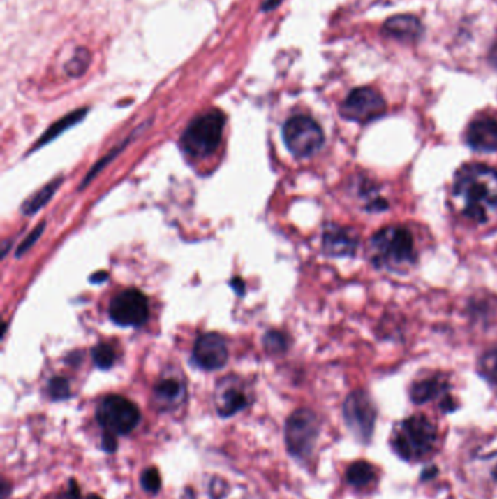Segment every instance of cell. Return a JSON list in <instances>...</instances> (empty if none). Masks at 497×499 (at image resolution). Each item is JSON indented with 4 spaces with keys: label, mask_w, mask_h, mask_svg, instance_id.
I'll return each instance as SVG.
<instances>
[{
    "label": "cell",
    "mask_w": 497,
    "mask_h": 499,
    "mask_svg": "<svg viewBox=\"0 0 497 499\" xmlns=\"http://www.w3.org/2000/svg\"><path fill=\"white\" fill-rule=\"evenodd\" d=\"M63 178H54L52 182H48L47 186H44L38 193H36L32 197H29L28 201L24 203L22 206V213L27 216L34 215L36 212H38L48 201L52 198L56 193V190L59 189V186L61 185Z\"/></svg>",
    "instance_id": "cell-18"
},
{
    "label": "cell",
    "mask_w": 497,
    "mask_h": 499,
    "mask_svg": "<svg viewBox=\"0 0 497 499\" xmlns=\"http://www.w3.org/2000/svg\"><path fill=\"white\" fill-rule=\"evenodd\" d=\"M225 115L210 110L195 117L181 136V147L193 158H206L216 151L223 135Z\"/></svg>",
    "instance_id": "cell-3"
},
{
    "label": "cell",
    "mask_w": 497,
    "mask_h": 499,
    "mask_svg": "<svg viewBox=\"0 0 497 499\" xmlns=\"http://www.w3.org/2000/svg\"><path fill=\"white\" fill-rule=\"evenodd\" d=\"M96 421L105 431L115 435H127L139 425L140 410L128 398L110 394L98 405Z\"/></svg>",
    "instance_id": "cell-5"
},
{
    "label": "cell",
    "mask_w": 497,
    "mask_h": 499,
    "mask_svg": "<svg viewBox=\"0 0 497 499\" xmlns=\"http://www.w3.org/2000/svg\"><path fill=\"white\" fill-rule=\"evenodd\" d=\"M383 95L372 88H357L352 91L341 104V115L347 120L369 123L385 113Z\"/></svg>",
    "instance_id": "cell-9"
},
{
    "label": "cell",
    "mask_w": 497,
    "mask_h": 499,
    "mask_svg": "<svg viewBox=\"0 0 497 499\" xmlns=\"http://www.w3.org/2000/svg\"><path fill=\"white\" fill-rule=\"evenodd\" d=\"M87 499H103L101 496H98V495H95V493H91V495H88V498Z\"/></svg>",
    "instance_id": "cell-34"
},
{
    "label": "cell",
    "mask_w": 497,
    "mask_h": 499,
    "mask_svg": "<svg viewBox=\"0 0 497 499\" xmlns=\"http://www.w3.org/2000/svg\"><path fill=\"white\" fill-rule=\"evenodd\" d=\"M478 371L491 384H497V349H490L480 358Z\"/></svg>",
    "instance_id": "cell-21"
},
{
    "label": "cell",
    "mask_w": 497,
    "mask_h": 499,
    "mask_svg": "<svg viewBox=\"0 0 497 499\" xmlns=\"http://www.w3.org/2000/svg\"><path fill=\"white\" fill-rule=\"evenodd\" d=\"M346 479L350 485L356 488H363L369 485L375 479V469L368 461H356L347 469Z\"/></svg>",
    "instance_id": "cell-20"
},
{
    "label": "cell",
    "mask_w": 497,
    "mask_h": 499,
    "mask_svg": "<svg viewBox=\"0 0 497 499\" xmlns=\"http://www.w3.org/2000/svg\"><path fill=\"white\" fill-rule=\"evenodd\" d=\"M320 435V419L309 409L295 410L286 422L285 438L288 450L293 457H308Z\"/></svg>",
    "instance_id": "cell-6"
},
{
    "label": "cell",
    "mask_w": 497,
    "mask_h": 499,
    "mask_svg": "<svg viewBox=\"0 0 497 499\" xmlns=\"http://www.w3.org/2000/svg\"><path fill=\"white\" fill-rule=\"evenodd\" d=\"M369 259L388 270H403L416 261L411 232L403 226H387L378 231L369 243Z\"/></svg>",
    "instance_id": "cell-2"
},
{
    "label": "cell",
    "mask_w": 497,
    "mask_h": 499,
    "mask_svg": "<svg viewBox=\"0 0 497 499\" xmlns=\"http://www.w3.org/2000/svg\"><path fill=\"white\" fill-rule=\"evenodd\" d=\"M69 491L68 492H64V493H60L56 499H80V492H79V488H77V484H76V480H71L69 482Z\"/></svg>",
    "instance_id": "cell-29"
},
{
    "label": "cell",
    "mask_w": 497,
    "mask_h": 499,
    "mask_svg": "<svg viewBox=\"0 0 497 499\" xmlns=\"http://www.w3.org/2000/svg\"><path fill=\"white\" fill-rule=\"evenodd\" d=\"M43 231H44V224H40L34 231L31 232V234L27 238H24L22 244L18 247V253H16V256H21L22 253L28 252V249L31 248V245L34 244L38 240V237L43 234Z\"/></svg>",
    "instance_id": "cell-27"
},
{
    "label": "cell",
    "mask_w": 497,
    "mask_h": 499,
    "mask_svg": "<svg viewBox=\"0 0 497 499\" xmlns=\"http://www.w3.org/2000/svg\"><path fill=\"white\" fill-rule=\"evenodd\" d=\"M280 2H281V0H266V2H264V5L261 6V10L262 12L273 10L274 8H277L280 5Z\"/></svg>",
    "instance_id": "cell-31"
},
{
    "label": "cell",
    "mask_w": 497,
    "mask_h": 499,
    "mask_svg": "<svg viewBox=\"0 0 497 499\" xmlns=\"http://www.w3.org/2000/svg\"><path fill=\"white\" fill-rule=\"evenodd\" d=\"M454 201L462 216L484 225L497 218V173L483 164H467L455 175Z\"/></svg>",
    "instance_id": "cell-1"
},
{
    "label": "cell",
    "mask_w": 497,
    "mask_h": 499,
    "mask_svg": "<svg viewBox=\"0 0 497 499\" xmlns=\"http://www.w3.org/2000/svg\"><path fill=\"white\" fill-rule=\"evenodd\" d=\"M193 356L198 367L214 371L222 368L228 361V347L222 336L216 333H206L195 340Z\"/></svg>",
    "instance_id": "cell-11"
},
{
    "label": "cell",
    "mask_w": 497,
    "mask_h": 499,
    "mask_svg": "<svg viewBox=\"0 0 497 499\" xmlns=\"http://www.w3.org/2000/svg\"><path fill=\"white\" fill-rule=\"evenodd\" d=\"M436 426L424 414H414L406 419L396 432L392 447L404 460L427 456L436 442Z\"/></svg>",
    "instance_id": "cell-4"
},
{
    "label": "cell",
    "mask_w": 497,
    "mask_h": 499,
    "mask_svg": "<svg viewBox=\"0 0 497 499\" xmlns=\"http://www.w3.org/2000/svg\"><path fill=\"white\" fill-rule=\"evenodd\" d=\"M283 139L295 157L306 158L322 146L324 133L320 124L308 115H295L283 126Z\"/></svg>",
    "instance_id": "cell-7"
},
{
    "label": "cell",
    "mask_w": 497,
    "mask_h": 499,
    "mask_svg": "<svg viewBox=\"0 0 497 499\" xmlns=\"http://www.w3.org/2000/svg\"><path fill=\"white\" fill-rule=\"evenodd\" d=\"M117 447H119V444H117V438H115V434L105 431L103 434V448H104V450L108 454H112L115 450H117Z\"/></svg>",
    "instance_id": "cell-28"
},
{
    "label": "cell",
    "mask_w": 497,
    "mask_h": 499,
    "mask_svg": "<svg viewBox=\"0 0 497 499\" xmlns=\"http://www.w3.org/2000/svg\"><path fill=\"white\" fill-rule=\"evenodd\" d=\"M448 390V384L440 378H427L416 382L411 387V400L416 405H423L426 402L433 400L438 396Z\"/></svg>",
    "instance_id": "cell-17"
},
{
    "label": "cell",
    "mask_w": 497,
    "mask_h": 499,
    "mask_svg": "<svg viewBox=\"0 0 497 499\" xmlns=\"http://www.w3.org/2000/svg\"><path fill=\"white\" fill-rule=\"evenodd\" d=\"M48 394L53 400H64L71 396L69 381L63 377H54L48 382Z\"/></svg>",
    "instance_id": "cell-25"
},
{
    "label": "cell",
    "mask_w": 497,
    "mask_h": 499,
    "mask_svg": "<svg viewBox=\"0 0 497 499\" xmlns=\"http://www.w3.org/2000/svg\"><path fill=\"white\" fill-rule=\"evenodd\" d=\"M186 386L177 377H165L156 382L154 389V400L162 409H170L184 400Z\"/></svg>",
    "instance_id": "cell-15"
},
{
    "label": "cell",
    "mask_w": 497,
    "mask_h": 499,
    "mask_svg": "<svg viewBox=\"0 0 497 499\" xmlns=\"http://www.w3.org/2000/svg\"><path fill=\"white\" fill-rule=\"evenodd\" d=\"M140 484L142 488L149 492V493H158L161 486H162V480H161V475L155 468L147 469L142 473L140 477Z\"/></svg>",
    "instance_id": "cell-26"
},
{
    "label": "cell",
    "mask_w": 497,
    "mask_h": 499,
    "mask_svg": "<svg viewBox=\"0 0 497 499\" xmlns=\"http://www.w3.org/2000/svg\"><path fill=\"white\" fill-rule=\"evenodd\" d=\"M246 405L248 396L238 382L234 381V378H228L221 382L216 396H214V406H216L219 416L229 418V416H234L239 410L245 409Z\"/></svg>",
    "instance_id": "cell-12"
},
{
    "label": "cell",
    "mask_w": 497,
    "mask_h": 499,
    "mask_svg": "<svg viewBox=\"0 0 497 499\" xmlns=\"http://www.w3.org/2000/svg\"><path fill=\"white\" fill-rule=\"evenodd\" d=\"M85 114H87V108H82V110H77V111H75V113H72V114H69V115H66L64 119H61V120H59L57 123H54L52 127H50V129L44 133L43 138L37 142V146H34V149H36V147H40V146H44V145H47L48 142H52L53 139H56L59 135H61V133H63L66 129H69V127L75 126L76 123H79L82 119H84Z\"/></svg>",
    "instance_id": "cell-19"
},
{
    "label": "cell",
    "mask_w": 497,
    "mask_h": 499,
    "mask_svg": "<svg viewBox=\"0 0 497 499\" xmlns=\"http://www.w3.org/2000/svg\"><path fill=\"white\" fill-rule=\"evenodd\" d=\"M242 285H244V284H242V282H241L239 279H237V280H235V288L238 289V292H239V294H242V291H244V287H242Z\"/></svg>",
    "instance_id": "cell-33"
},
{
    "label": "cell",
    "mask_w": 497,
    "mask_h": 499,
    "mask_svg": "<svg viewBox=\"0 0 497 499\" xmlns=\"http://www.w3.org/2000/svg\"><path fill=\"white\" fill-rule=\"evenodd\" d=\"M384 32L403 41H414L422 36L423 27L420 21L411 15H396L385 22Z\"/></svg>",
    "instance_id": "cell-16"
},
{
    "label": "cell",
    "mask_w": 497,
    "mask_h": 499,
    "mask_svg": "<svg viewBox=\"0 0 497 499\" xmlns=\"http://www.w3.org/2000/svg\"><path fill=\"white\" fill-rule=\"evenodd\" d=\"M264 346L270 354H283L288 349V339L280 331H269L264 336Z\"/></svg>",
    "instance_id": "cell-24"
},
{
    "label": "cell",
    "mask_w": 497,
    "mask_h": 499,
    "mask_svg": "<svg viewBox=\"0 0 497 499\" xmlns=\"http://www.w3.org/2000/svg\"><path fill=\"white\" fill-rule=\"evenodd\" d=\"M343 416L347 428L357 441H371L376 421V409L366 393L357 390L347 397L343 405Z\"/></svg>",
    "instance_id": "cell-8"
},
{
    "label": "cell",
    "mask_w": 497,
    "mask_h": 499,
    "mask_svg": "<svg viewBox=\"0 0 497 499\" xmlns=\"http://www.w3.org/2000/svg\"><path fill=\"white\" fill-rule=\"evenodd\" d=\"M92 356H94V362L98 368L110 370L115 362V358H117V354H115V349L111 345L101 343L94 349Z\"/></svg>",
    "instance_id": "cell-22"
},
{
    "label": "cell",
    "mask_w": 497,
    "mask_h": 499,
    "mask_svg": "<svg viewBox=\"0 0 497 499\" xmlns=\"http://www.w3.org/2000/svg\"><path fill=\"white\" fill-rule=\"evenodd\" d=\"M440 407H442L443 412H452V410L457 409V403H455V400L451 396H446L442 400V403H440Z\"/></svg>",
    "instance_id": "cell-30"
},
{
    "label": "cell",
    "mask_w": 497,
    "mask_h": 499,
    "mask_svg": "<svg viewBox=\"0 0 497 499\" xmlns=\"http://www.w3.org/2000/svg\"><path fill=\"white\" fill-rule=\"evenodd\" d=\"M91 63V55L85 48H77L75 56L66 63V72L71 76H80Z\"/></svg>",
    "instance_id": "cell-23"
},
{
    "label": "cell",
    "mask_w": 497,
    "mask_h": 499,
    "mask_svg": "<svg viewBox=\"0 0 497 499\" xmlns=\"http://www.w3.org/2000/svg\"><path fill=\"white\" fill-rule=\"evenodd\" d=\"M467 143L480 152L497 151V120L480 119L470 124Z\"/></svg>",
    "instance_id": "cell-14"
},
{
    "label": "cell",
    "mask_w": 497,
    "mask_h": 499,
    "mask_svg": "<svg viewBox=\"0 0 497 499\" xmlns=\"http://www.w3.org/2000/svg\"><path fill=\"white\" fill-rule=\"evenodd\" d=\"M357 236L352 229L339 225H328L324 229L322 248L328 256L347 257L353 256L357 248Z\"/></svg>",
    "instance_id": "cell-13"
},
{
    "label": "cell",
    "mask_w": 497,
    "mask_h": 499,
    "mask_svg": "<svg viewBox=\"0 0 497 499\" xmlns=\"http://www.w3.org/2000/svg\"><path fill=\"white\" fill-rule=\"evenodd\" d=\"M149 315L146 296L138 289H126L115 295L110 304V317L123 327H136L143 324Z\"/></svg>",
    "instance_id": "cell-10"
},
{
    "label": "cell",
    "mask_w": 497,
    "mask_h": 499,
    "mask_svg": "<svg viewBox=\"0 0 497 499\" xmlns=\"http://www.w3.org/2000/svg\"><path fill=\"white\" fill-rule=\"evenodd\" d=\"M104 279H107V272H99V276H94L91 280L92 282H101Z\"/></svg>",
    "instance_id": "cell-32"
}]
</instances>
